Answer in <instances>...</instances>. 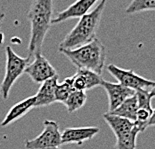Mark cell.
I'll use <instances>...</instances> for the list:
<instances>
[{
	"instance_id": "cell-2",
	"label": "cell",
	"mask_w": 155,
	"mask_h": 149,
	"mask_svg": "<svg viewBox=\"0 0 155 149\" xmlns=\"http://www.w3.org/2000/svg\"><path fill=\"white\" fill-rule=\"evenodd\" d=\"M106 2L107 0H100L94 9L79 18L77 24L59 44L58 49H74L93 40L96 37Z\"/></svg>"
},
{
	"instance_id": "cell-10",
	"label": "cell",
	"mask_w": 155,
	"mask_h": 149,
	"mask_svg": "<svg viewBox=\"0 0 155 149\" xmlns=\"http://www.w3.org/2000/svg\"><path fill=\"white\" fill-rule=\"evenodd\" d=\"M101 86L104 88V90L107 92L108 101H109V109L108 112L113 111L123 102L125 99L131 97L135 94V91L132 89L125 87L119 83H112L103 80Z\"/></svg>"
},
{
	"instance_id": "cell-20",
	"label": "cell",
	"mask_w": 155,
	"mask_h": 149,
	"mask_svg": "<svg viewBox=\"0 0 155 149\" xmlns=\"http://www.w3.org/2000/svg\"><path fill=\"white\" fill-rule=\"evenodd\" d=\"M151 126H155V108L153 109L152 114H151L149 120L147 122V127H151Z\"/></svg>"
},
{
	"instance_id": "cell-7",
	"label": "cell",
	"mask_w": 155,
	"mask_h": 149,
	"mask_svg": "<svg viewBox=\"0 0 155 149\" xmlns=\"http://www.w3.org/2000/svg\"><path fill=\"white\" fill-rule=\"evenodd\" d=\"M33 58V61H30L25 68L24 73L27 74L34 83L42 84L48 79L57 75L56 69L42 53L34 55Z\"/></svg>"
},
{
	"instance_id": "cell-13",
	"label": "cell",
	"mask_w": 155,
	"mask_h": 149,
	"mask_svg": "<svg viewBox=\"0 0 155 149\" xmlns=\"http://www.w3.org/2000/svg\"><path fill=\"white\" fill-rule=\"evenodd\" d=\"M104 121L108 124V126L113 131V133L116 138L124 136L129 134L133 129L136 127V123L134 121H131L129 119L118 116V115L112 114L107 112L103 115Z\"/></svg>"
},
{
	"instance_id": "cell-3",
	"label": "cell",
	"mask_w": 155,
	"mask_h": 149,
	"mask_svg": "<svg viewBox=\"0 0 155 149\" xmlns=\"http://www.w3.org/2000/svg\"><path fill=\"white\" fill-rule=\"evenodd\" d=\"M77 69H87L101 75L106 60V48L95 37L86 44L74 49H58Z\"/></svg>"
},
{
	"instance_id": "cell-14",
	"label": "cell",
	"mask_w": 155,
	"mask_h": 149,
	"mask_svg": "<svg viewBox=\"0 0 155 149\" xmlns=\"http://www.w3.org/2000/svg\"><path fill=\"white\" fill-rule=\"evenodd\" d=\"M138 110V101L136 95H132L131 97L125 99L122 103L113 111L109 113L118 115V116L129 119L131 121H136V113Z\"/></svg>"
},
{
	"instance_id": "cell-23",
	"label": "cell",
	"mask_w": 155,
	"mask_h": 149,
	"mask_svg": "<svg viewBox=\"0 0 155 149\" xmlns=\"http://www.w3.org/2000/svg\"><path fill=\"white\" fill-rule=\"evenodd\" d=\"M56 149H60V148H56Z\"/></svg>"
},
{
	"instance_id": "cell-12",
	"label": "cell",
	"mask_w": 155,
	"mask_h": 149,
	"mask_svg": "<svg viewBox=\"0 0 155 149\" xmlns=\"http://www.w3.org/2000/svg\"><path fill=\"white\" fill-rule=\"evenodd\" d=\"M34 104H35L34 96H30V97H27L21 101H19L18 103L13 105L10 108V110L7 112L4 119L0 123V126L6 127L8 125H10L11 123H13V122L19 120L24 115L27 114L31 109L34 108Z\"/></svg>"
},
{
	"instance_id": "cell-8",
	"label": "cell",
	"mask_w": 155,
	"mask_h": 149,
	"mask_svg": "<svg viewBox=\"0 0 155 149\" xmlns=\"http://www.w3.org/2000/svg\"><path fill=\"white\" fill-rule=\"evenodd\" d=\"M100 132L97 126L83 127H67L61 132L62 144H77L82 145L85 141L91 140Z\"/></svg>"
},
{
	"instance_id": "cell-17",
	"label": "cell",
	"mask_w": 155,
	"mask_h": 149,
	"mask_svg": "<svg viewBox=\"0 0 155 149\" xmlns=\"http://www.w3.org/2000/svg\"><path fill=\"white\" fill-rule=\"evenodd\" d=\"M155 10V0H132L125 9L127 14Z\"/></svg>"
},
{
	"instance_id": "cell-6",
	"label": "cell",
	"mask_w": 155,
	"mask_h": 149,
	"mask_svg": "<svg viewBox=\"0 0 155 149\" xmlns=\"http://www.w3.org/2000/svg\"><path fill=\"white\" fill-rule=\"evenodd\" d=\"M108 72L118 81V83L132 90H151L155 86V81L149 80L136 74L133 70L120 68L114 64L107 66Z\"/></svg>"
},
{
	"instance_id": "cell-19",
	"label": "cell",
	"mask_w": 155,
	"mask_h": 149,
	"mask_svg": "<svg viewBox=\"0 0 155 149\" xmlns=\"http://www.w3.org/2000/svg\"><path fill=\"white\" fill-rule=\"evenodd\" d=\"M135 95L137 97L138 108H144L150 111L153 110L151 106V99L153 97L150 94V90H136Z\"/></svg>"
},
{
	"instance_id": "cell-9",
	"label": "cell",
	"mask_w": 155,
	"mask_h": 149,
	"mask_svg": "<svg viewBox=\"0 0 155 149\" xmlns=\"http://www.w3.org/2000/svg\"><path fill=\"white\" fill-rule=\"evenodd\" d=\"M99 0H76L66 9L57 13L56 17L52 18L51 23L56 24V23H61L71 18H80L90 11V9Z\"/></svg>"
},
{
	"instance_id": "cell-4",
	"label": "cell",
	"mask_w": 155,
	"mask_h": 149,
	"mask_svg": "<svg viewBox=\"0 0 155 149\" xmlns=\"http://www.w3.org/2000/svg\"><path fill=\"white\" fill-rule=\"evenodd\" d=\"M5 74L2 82L0 83V95L6 100L9 97L10 90L17 79L24 73L25 68L30 63V57H21L15 53L10 46L5 47Z\"/></svg>"
},
{
	"instance_id": "cell-15",
	"label": "cell",
	"mask_w": 155,
	"mask_h": 149,
	"mask_svg": "<svg viewBox=\"0 0 155 149\" xmlns=\"http://www.w3.org/2000/svg\"><path fill=\"white\" fill-rule=\"evenodd\" d=\"M87 101V93L86 91L73 90L71 94L68 96V98L63 102V104L66 107L69 113H73L77 111L78 109L84 106V104Z\"/></svg>"
},
{
	"instance_id": "cell-1",
	"label": "cell",
	"mask_w": 155,
	"mask_h": 149,
	"mask_svg": "<svg viewBox=\"0 0 155 149\" xmlns=\"http://www.w3.org/2000/svg\"><path fill=\"white\" fill-rule=\"evenodd\" d=\"M53 0H32L27 12L30 23V38L28 44V57L42 53V46L52 25Z\"/></svg>"
},
{
	"instance_id": "cell-16",
	"label": "cell",
	"mask_w": 155,
	"mask_h": 149,
	"mask_svg": "<svg viewBox=\"0 0 155 149\" xmlns=\"http://www.w3.org/2000/svg\"><path fill=\"white\" fill-rule=\"evenodd\" d=\"M139 133L140 130L136 125V127L129 134L116 138V143L113 149H136V140Z\"/></svg>"
},
{
	"instance_id": "cell-11",
	"label": "cell",
	"mask_w": 155,
	"mask_h": 149,
	"mask_svg": "<svg viewBox=\"0 0 155 149\" xmlns=\"http://www.w3.org/2000/svg\"><path fill=\"white\" fill-rule=\"evenodd\" d=\"M58 84V75L54 76L47 81L40 84L37 93L34 95L35 104L34 108L38 107H46L53 104L55 100V88Z\"/></svg>"
},
{
	"instance_id": "cell-5",
	"label": "cell",
	"mask_w": 155,
	"mask_h": 149,
	"mask_svg": "<svg viewBox=\"0 0 155 149\" xmlns=\"http://www.w3.org/2000/svg\"><path fill=\"white\" fill-rule=\"evenodd\" d=\"M60 145L62 142L59 124L46 119L43 122V131L35 138L26 140L24 146L26 149H56L60 148Z\"/></svg>"
},
{
	"instance_id": "cell-21",
	"label": "cell",
	"mask_w": 155,
	"mask_h": 149,
	"mask_svg": "<svg viewBox=\"0 0 155 149\" xmlns=\"http://www.w3.org/2000/svg\"><path fill=\"white\" fill-rule=\"evenodd\" d=\"M4 18H5V13L0 12V29H1V25H2L3 20H4ZM0 43H2V41H0Z\"/></svg>"
},
{
	"instance_id": "cell-18",
	"label": "cell",
	"mask_w": 155,
	"mask_h": 149,
	"mask_svg": "<svg viewBox=\"0 0 155 149\" xmlns=\"http://www.w3.org/2000/svg\"><path fill=\"white\" fill-rule=\"evenodd\" d=\"M75 90L72 84V78L67 77L64 79L63 82L58 83L55 88V100L56 102H63L68 98V96L71 94V92Z\"/></svg>"
},
{
	"instance_id": "cell-22",
	"label": "cell",
	"mask_w": 155,
	"mask_h": 149,
	"mask_svg": "<svg viewBox=\"0 0 155 149\" xmlns=\"http://www.w3.org/2000/svg\"><path fill=\"white\" fill-rule=\"evenodd\" d=\"M150 94L152 95V97H155V86L150 90Z\"/></svg>"
}]
</instances>
